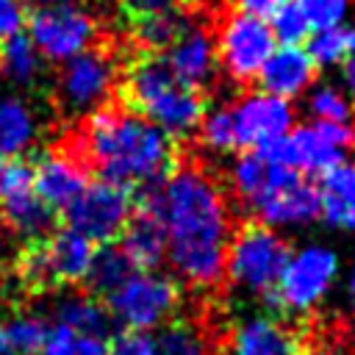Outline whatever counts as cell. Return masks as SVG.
<instances>
[{"mask_svg":"<svg viewBox=\"0 0 355 355\" xmlns=\"http://www.w3.org/2000/svg\"><path fill=\"white\" fill-rule=\"evenodd\" d=\"M161 219L172 269L194 286L219 283L230 241V214L219 186L197 166L172 169L161 183Z\"/></svg>","mask_w":355,"mask_h":355,"instance_id":"1","label":"cell"},{"mask_svg":"<svg viewBox=\"0 0 355 355\" xmlns=\"http://www.w3.org/2000/svg\"><path fill=\"white\" fill-rule=\"evenodd\" d=\"M83 155L103 180L130 189L164 180L175 169V139L133 111L97 108L83 133Z\"/></svg>","mask_w":355,"mask_h":355,"instance_id":"2","label":"cell"},{"mask_svg":"<svg viewBox=\"0 0 355 355\" xmlns=\"http://www.w3.org/2000/svg\"><path fill=\"white\" fill-rule=\"evenodd\" d=\"M122 94L133 114L144 116L172 139L191 136L205 114L200 92L178 83L166 58L161 55L139 58L128 72Z\"/></svg>","mask_w":355,"mask_h":355,"instance_id":"3","label":"cell"},{"mask_svg":"<svg viewBox=\"0 0 355 355\" xmlns=\"http://www.w3.org/2000/svg\"><path fill=\"white\" fill-rule=\"evenodd\" d=\"M355 130L347 122H313L291 128L286 136L258 147V153L272 164H286L300 175H324L327 169L344 161V153L352 147Z\"/></svg>","mask_w":355,"mask_h":355,"instance_id":"4","label":"cell"},{"mask_svg":"<svg viewBox=\"0 0 355 355\" xmlns=\"http://www.w3.org/2000/svg\"><path fill=\"white\" fill-rule=\"evenodd\" d=\"M338 275V255L327 244H305L288 255L275 288L263 294L272 308L308 313L330 291Z\"/></svg>","mask_w":355,"mask_h":355,"instance_id":"5","label":"cell"},{"mask_svg":"<svg viewBox=\"0 0 355 355\" xmlns=\"http://www.w3.org/2000/svg\"><path fill=\"white\" fill-rule=\"evenodd\" d=\"M291 250L286 239L266 225H244L225 252V272L230 280L252 294H269L288 261Z\"/></svg>","mask_w":355,"mask_h":355,"instance_id":"6","label":"cell"},{"mask_svg":"<svg viewBox=\"0 0 355 355\" xmlns=\"http://www.w3.org/2000/svg\"><path fill=\"white\" fill-rule=\"evenodd\" d=\"M180 300L178 283L158 272H133L119 288L105 297V311L111 322L125 327L128 333H147L175 313Z\"/></svg>","mask_w":355,"mask_h":355,"instance_id":"7","label":"cell"},{"mask_svg":"<svg viewBox=\"0 0 355 355\" xmlns=\"http://www.w3.org/2000/svg\"><path fill=\"white\" fill-rule=\"evenodd\" d=\"M25 22L39 55L58 64L86 53L97 39L94 19L72 0H44Z\"/></svg>","mask_w":355,"mask_h":355,"instance_id":"8","label":"cell"},{"mask_svg":"<svg viewBox=\"0 0 355 355\" xmlns=\"http://www.w3.org/2000/svg\"><path fill=\"white\" fill-rule=\"evenodd\" d=\"M250 208L266 227H302L319 219V191L297 169L269 161L263 186Z\"/></svg>","mask_w":355,"mask_h":355,"instance_id":"9","label":"cell"},{"mask_svg":"<svg viewBox=\"0 0 355 355\" xmlns=\"http://www.w3.org/2000/svg\"><path fill=\"white\" fill-rule=\"evenodd\" d=\"M130 214H133L130 189L111 180H94L86 183L83 191L64 208V222L69 230L86 236L89 241L111 244L125 230Z\"/></svg>","mask_w":355,"mask_h":355,"instance_id":"10","label":"cell"},{"mask_svg":"<svg viewBox=\"0 0 355 355\" xmlns=\"http://www.w3.org/2000/svg\"><path fill=\"white\" fill-rule=\"evenodd\" d=\"M94 258V241L86 236L61 227L50 239H36L22 261V275L33 286H55V283H78L86 280Z\"/></svg>","mask_w":355,"mask_h":355,"instance_id":"11","label":"cell"},{"mask_svg":"<svg viewBox=\"0 0 355 355\" xmlns=\"http://www.w3.org/2000/svg\"><path fill=\"white\" fill-rule=\"evenodd\" d=\"M275 47H277V42H275L266 19H255V17L233 11L219 31L216 55L233 80L250 83L258 78L261 67L266 64V58L272 55Z\"/></svg>","mask_w":355,"mask_h":355,"instance_id":"12","label":"cell"},{"mask_svg":"<svg viewBox=\"0 0 355 355\" xmlns=\"http://www.w3.org/2000/svg\"><path fill=\"white\" fill-rule=\"evenodd\" d=\"M0 216L3 222L33 241L53 227V211L33 191V169L22 158L3 164L0 169Z\"/></svg>","mask_w":355,"mask_h":355,"instance_id":"13","label":"cell"},{"mask_svg":"<svg viewBox=\"0 0 355 355\" xmlns=\"http://www.w3.org/2000/svg\"><path fill=\"white\" fill-rule=\"evenodd\" d=\"M116 69L105 50H86L69 61H64L61 78H58V97L67 111L72 114H89L97 111L111 86H114Z\"/></svg>","mask_w":355,"mask_h":355,"instance_id":"14","label":"cell"},{"mask_svg":"<svg viewBox=\"0 0 355 355\" xmlns=\"http://www.w3.org/2000/svg\"><path fill=\"white\" fill-rule=\"evenodd\" d=\"M233 128H236V147L258 150L294 128V105L291 100L255 92L241 97L230 105Z\"/></svg>","mask_w":355,"mask_h":355,"instance_id":"15","label":"cell"},{"mask_svg":"<svg viewBox=\"0 0 355 355\" xmlns=\"http://www.w3.org/2000/svg\"><path fill=\"white\" fill-rule=\"evenodd\" d=\"M31 169H33V191L53 214L64 211L89 183L86 166L72 153H44L36 158V166Z\"/></svg>","mask_w":355,"mask_h":355,"instance_id":"16","label":"cell"},{"mask_svg":"<svg viewBox=\"0 0 355 355\" xmlns=\"http://www.w3.org/2000/svg\"><path fill=\"white\" fill-rule=\"evenodd\" d=\"M313 78H316V64L311 61L305 47L283 44V47L272 50V55L266 58V64L261 67L255 80H261V92H266V94H275L283 100H297L300 94H305L313 86Z\"/></svg>","mask_w":355,"mask_h":355,"instance_id":"17","label":"cell"},{"mask_svg":"<svg viewBox=\"0 0 355 355\" xmlns=\"http://www.w3.org/2000/svg\"><path fill=\"white\" fill-rule=\"evenodd\" d=\"M216 42L205 28H189L169 50H166V64L175 75L178 83L186 89H205L211 86L216 75Z\"/></svg>","mask_w":355,"mask_h":355,"instance_id":"18","label":"cell"},{"mask_svg":"<svg viewBox=\"0 0 355 355\" xmlns=\"http://www.w3.org/2000/svg\"><path fill=\"white\" fill-rule=\"evenodd\" d=\"M230 355H297V336L272 313H250L236 322L230 341Z\"/></svg>","mask_w":355,"mask_h":355,"instance_id":"19","label":"cell"},{"mask_svg":"<svg viewBox=\"0 0 355 355\" xmlns=\"http://www.w3.org/2000/svg\"><path fill=\"white\" fill-rule=\"evenodd\" d=\"M316 191L319 216L336 230H355V161L327 169Z\"/></svg>","mask_w":355,"mask_h":355,"instance_id":"20","label":"cell"},{"mask_svg":"<svg viewBox=\"0 0 355 355\" xmlns=\"http://www.w3.org/2000/svg\"><path fill=\"white\" fill-rule=\"evenodd\" d=\"M36 139V116L31 105L14 94L0 97V155L25 153Z\"/></svg>","mask_w":355,"mask_h":355,"instance_id":"21","label":"cell"},{"mask_svg":"<svg viewBox=\"0 0 355 355\" xmlns=\"http://www.w3.org/2000/svg\"><path fill=\"white\" fill-rule=\"evenodd\" d=\"M186 31H189V19H186V14L178 11V8L155 11V14L139 17V19L133 22V36H136V42H139L144 50H150V53L169 50Z\"/></svg>","mask_w":355,"mask_h":355,"instance_id":"22","label":"cell"},{"mask_svg":"<svg viewBox=\"0 0 355 355\" xmlns=\"http://www.w3.org/2000/svg\"><path fill=\"white\" fill-rule=\"evenodd\" d=\"M39 355H111V336L83 333L64 322L47 324Z\"/></svg>","mask_w":355,"mask_h":355,"instance_id":"23","label":"cell"},{"mask_svg":"<svg viewBox=\"0 0 355 355\" xmlns=\"http://www.w3.org/2000/svg\"><path fill=\"white\" fill-rule=\"evenodd\" d=\"M39 69H42V55L25 33H17L0 42V72L8 83L31 86L36 83Z\"/></svg>","mask_w":355,"mask_h":355,"instance_id":"24","label":"cell"},{"mask_svg":"<svg viewBox=\"0 0 355 355\" xmlns=\"http://www.w3.org/2000/svg\"><path fill=\"white\" fill-rule=\"evenodd\" d=\"M133 272H139L133 266V261L122 252V247L116 244H105L100 250H94V258H92V266H89V286L94 294H103L108 297L114 288H119Z\"/></svg>","mask_w":355,"mask_h":355,"instance_id":"25","label":"cell"},{"mask_svg":"<svg viewBox=\"0 0 355 355\" xmlns=\"http://www.w3.org/2000/svg\"><path fill=\"white\" fill-rule=\"evenodd\" d=\"M305 53L316 67H338L355 53V25H333L322 31H311Z\"/></svg>","mask_w":355,"mask_h":355,"instance_id":"26","label":"cell"},{"mask_svg":"<svg viewBox=\"0 0 355 355\" xmlns=\"http://www.w3.org/2000/svg\"><path fill=\"white\" fill-rule=\"evenodd\" d=\"M55 322H64L75 330L97 333V336H111V330H114V322H111L105 305H100L94 297H83V294L61 300L55 305Z\"/></svg>","mask_w":355,"mask_h":355,"instance_id":"27","label":"cell"},{"mask_svg":"<svg viewBox=\"0 0 355 355\" xmlns=\"http://www.w3.org/2000/svg\"><path fill=\"white\" fill-rule=\"evenodd\" d=\"M269 19H272L269 31H272L275 42H280V44H300L311 36V25L305 19L300 0H280Z\"/></svg>","mask_w":355,"mask_h":355,"instance_id":"28","label":"cell"},{"mask_svg":"<svg viewBox=\"0 0 355 355\" xmlns=\"http://www.w3.org/2000/svg\"><path fill=\"white\" fill-rule=\"evenodd\" d=\"M266 158L258 153V150H250V153H241L233 166H230V186L236 189V194L250 205L252 197L261 191L263 186V178H266Z\"/></svg>","mask_w":355,"mask_h":355,"instance_id":"29","label":"cell"},{"mask_svg":"<svg viewBox=\"0 0 355 355\" xmlns=\"http://www.w3.org/2000/svg\"><path fill=\"white\" fill-rule=\"evenodd\" d=\"M308 111L316 122H347L352 114L347 92L333 83H319L308 92Z\"/></svg>","mask_w":355,"mask_h":355,"instance_id":"30","label":"cell"},{"mask_svg":"<svg viewBox=\"0 0 355 355\" xmlns=\"http://www.w3.org/2000/svg\"><path fill=\"white\" fill-rule=\"evenodd\" d=\"M197 130H200V139H202V144L208 150H214V153H230V150H236V128H233L230 105L211 108L208 114H202Z\"/></svg>","mask_w":355,"mask_h":355,"instance_id":"31","label":"cell"},{"mask_svg":"<svg viewBox=\"0 0 355 355\" xmlns=\"http://www.w3.org/2000/svg\"><path fill=\"white\" fill-rule=\"evenodd\" d=\"M44 333H47V322L33 313H19L6 324V336L14 355H39L44 344Z\"/></svg>","mask_w":355,"mask_h":355,"instance_id":"32","label":"cell"},{"mask_svg":"<svg viewBox=\"0 0 355 355\" xmlns=\"http://www.w3.org/2000/svg\"><path fill=\"white\" fill-rule=\"evenodd\" d=\"M161 355H208V347L194 324L189 322H169L164 324L161 336L155 338Z\"/></svg>","mask_w":355,"mask_h":355,"instance_id":"33","label":"cell"},{"mask_svg":"<svg viewBox=\"0 0 355 355\" xmlns=\"http://www.w3.org/2000/svg\"><path fill=\"white\" fill-rule=\"evenodd\" d=\"M300 6L305 11L311 31H322V28L341 25L349 14L352 0H300Z\"/></svg>","mask_w":355,"mask_h":355,"instance_id":"34","label":"cell"},{"mask_svg":"<svg viewBox=\"0 0 355 355\" xmlns=\"http://www.w3.org/2000/svg\"><path fill=\"white\" fill-rule=\"evenodd\" d=\"M111 355H161V349L153 336L125 330L116 341H111Z\"/></svg>","mask_w":355,"mask_h":355,"instance_id":"35","label":"cell"},{"mask_svg":"<svg viewBox=\"0 0 355 355\" xmlns=\"http://www.w3.org/2000/svg\"><path fill=\"white\" fill-rule=\"evenodd\" d=\"M25 19H28V14H25L22 0H0V42L22 33Z\"/></svg>","mask_w":355,"mask_h":355,"instance_id":"36","label":"cell"},{"mask_svg":"<svg viewBox=\"0 0 355 355\" xmlns=\"http://www.w3.org/2000/svg\"><path fill=\"white\" fill-rule=\"evenodd\" d=\"M119 6L133 17H147V14H155V11H166L175 6V0H119Z\"/></svg>","mask_w":355,"mask_h":355,"instance_id":"37","label":"cell"},{"mask_svg":"<svg viewBox=\"0 0 355 355\" xmlns=\"http://www.w3.org/2000/svg\"><path fill=\"white\" fill-rule=\"evenodd\" d=\"M277 3L280 0H236V11L255 17V19H269L272 11L277 8Z\"/></svg>","mask_w":355,"mask_h":355,"instance_id":"38","label":"cell"},{"mask_svg":"<svg viewBox=\"0 0 355 355\" xmlns=\"http://www.w3.org/2000/svg\"><path fill=\"white\" fill-rule=\"evenodd\" d=\"M341 67H344V69H341V75H344V89H347V94L355 97V53H352Z\"/></svg>","mask_w":355,"mask_h":355,"instance_id":"39","label":"cell"},{"mask_svg":"<svg viewBox=\"0 0 355 355\" xmlns=\"http://www.w3.org/2000/svg\"><path fill=\"white\" fill-rule=\"evenodd\" d=\"M0 355H14L11 344H8V336H6V324H0Z\"/></svg>","mask_w":355,"mask_h":355,"instance_id":"40","label":"cell"},{"mask_svg":"<svg viewBox=\"0 0 355 355\" xmlns=\"http://www.w3.org/2000/svg\"><path fill=\"white\" fill-rule=\"evenodd\" d=\"M349 302H352V313H355V266H352V275H349Z\"/></svg>","mask_w":355,"mask_h":355,"instance_id":"41","label":"cell"},{"mask_svg":"<svg viewBox=\"0 0 355 355\" xmlns=\"http://www.w3.org/2000/svg\"><path fill=\"white\" fill-rule=\"evenodd\" d=\"M3 164H6V161H3V155H0V169H3Z\"/></svg>","mask_w":355,"mask_h":355,"instance_id":"42","label":"cell"}]
</instances>
